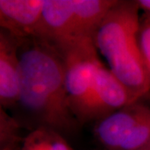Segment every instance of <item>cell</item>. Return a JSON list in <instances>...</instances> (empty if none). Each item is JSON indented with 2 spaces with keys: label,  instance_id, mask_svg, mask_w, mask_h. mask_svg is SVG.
Wrapping results in <instances>:
<instances>
[{
  "label": "cell",
  "instance_id": "1",
  "mask_svg": "<svg viewBox=\"0 0 150 150\" xmlns=\"http://www.w3.org/2000/svg\"><path fill=\"white\" fill-rule=\"evenodd\" d=\"M19 40V39H18ZM20 108L32 129L48 128L61 134L77 131L79 121L71 108L61 54L38 38L19 40Z\"/></svg>",
  "mask_w": 150,
  "mask_h": 150
},
{
  "label": "cell",
  "instance_id": "2",
  "mask_svg": "<svg viewBox=\"0 0 150 150\" xmlns=\"http://www.w3.org/2000/svg\"><path fill=\"white\" fill-rule=\"evenodd\" d=\"M139 10L138 1H118L93 35L97 50L136 102L150 91L139 40Z\"/></svg>",
  "mask_w": 150,
  "mask_h": 150
},
{
  "label": "cell",
  "instance_id": "3",
  "mask_svg": "<svg viewBox=\"0 0 150 150\" xmlns=\"http://www.w3.org/2000/svg\"><path fill=\"white\" fill-rule=\"evenodd\" d=\"M93 134L108 150H143L150 141V108L129 104L97 121Z\"/></svg>",
  "mask_w": 150,
  "mask_h": 150
},
{
  "label": "cell",
  "instance_id": "4",
  "mask_svg": "<svg viewBox=\"0 0 150 150\" xmlns=\"http://www.w3.org/2000/svg\"><path fill=\"white\" fill-rule=\"evenodd\" d=\"M54 45L63 59L70 105L77 118L101 61L93 38H78Z\"/></svg>",
  "mask_w": 150,
  "mask_h": 150
},
{
  "label": "cell",
  "instance_id": "5",
  "mask_svg": "<svg viewBox=\"0 0 150 150\" xmlns=\"http://www.w3.org/2000/svg\"><path fill=\"white\" fill-rule=\"evenodd\" d=\"M135 102L128 88L101 62L77 118L80 123L97 122Z\"/></svg>",
  "mask_w": 150,
  "mask_h": 150
},
{
  "label": "cell",
  "instance_id": "6",
  "mask_svg": "<svg viewBox=\"0 0 150 150\" xmlns=\"http://www.w3.org/2000/svg\"><path fill=\"white\" fill-rule=\"evenodd\" d=\"M44 0H0V26L17 39L38 37Z\"/></svg>",
  "mask_w": 150,
  "mask_h": 150
},
{
  "label": "cell",
  "instance_id": "7",
  "mask_svg": "<svg viewBox=\"0 0 150 150\" xmlns=\"http://www.w3.org/2000/svg\"><path fill=\"white\" fill-rule=\"evenodd\" d=\"M19 40L0 31V104L4 109L15 108L20 91Z\"/></svg>",
  "mask_w": 150,
  "mask_h": 150
},
{
  "label": "cell",
  "instance_id": "8",
  "mask_svg": "<svg viewBox=\"0 0 150 150\" xmlns=\"http://www.w3.org/2000/svg\"><path fill=\"white\" fill-rule=\"evenodd\" d=\"M38 38L53 44L74 38V0H44Z\"/></svg>",
  "mask_w": 150,
  "mask_h": 150
},
{
  "label": "cell",
  "instance_id": "9",
  "mask_svg": "<svg viewBox=\"0 0 150 150\" xmlns=\"http://www.w3.org/2000/svg\"><path fill=\"white\" fill-rule=\"evenodd\" d=\"M118 0H74V38L91 37Z\"/></svg>",
  "mask_w": 150,
  "mask_h": 150
},
{
  "label": "cell",
  "instance_id": "10",
  "mask_svg": "<svg viewBox=\"0 0 150 150\" xmlns=\"http://www.w3.org/2000/svg\"><path fill=\"white\" fill-rule=\"evenodd\" d=\"M21 150H74L63 134L48 128H37L23 139Z\"/></svg>",
  "mask_w": 150,
  "mask_h": 150
},
{
  "label": "cell",
  "instance_id": "11",
  "mask_svg": "<svg viewBox=\"0 0 150 150\" xmlns=\"http://www.w3.org/2000/svg\"><path fill=\"white\" fill-rule=\"evenodd\" d=\"M139 40L145 69L150 83V15L146 13L140 17Z\"/></svg>",
  "mask_w": 150,
  "mask_h": 150
},
{
  "label": "cell",
  "instance_id": "12",
  "mask_svg": "<svg viewBox=\"0 0 150 150\" xmlns=\"http://www.w3.org/2000/svg\"><path fill=\"white\" fill-rule=\"evenodd\" d=\"M23 139L20 134L0 138V150H21Z\"/></svg>",
  "mask_w": 150,
  "mask_h": 150
},
{
  "label": "cell",
  "instance_id": "13",
  "mask_svg": "<svg viewBox=\"0 0 150 150\" xmlns=\"http://www.w3.org/2000/svg\"><path fill=\"white\" fill-rule=\"evenodd\" d=\"M141 10L144 12V13L150 15V0H137Z\"/></svg>",
  "mask_w": 150,
  "mask_h": 150
},
{
  "label": "cell",
  "instance_id": "14",
  "mask_svg": "<svg viewBox=\"0 0 150 150\" xmlns=\"http://www.w3.org/2000/svg\"><path fill=\"white\" fill-rule=\"evenodd\" d=\"M143 150H150V141H149V143L146 145V147H145L144 149Z\"/></svg>",
  "mask_w": 150,
  "mask_h": 150
}]
</instances>
